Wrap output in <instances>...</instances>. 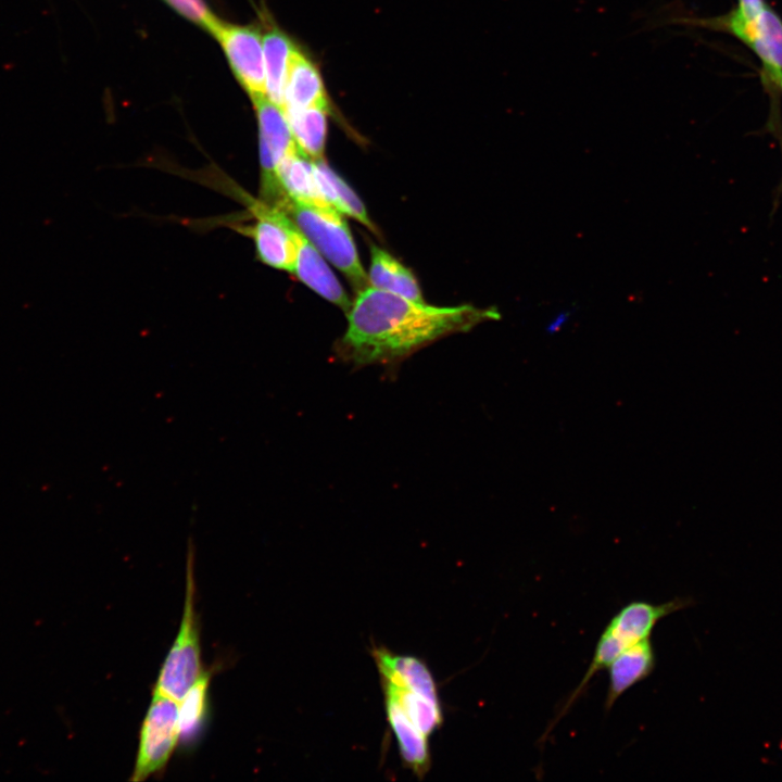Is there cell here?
<instances>
[{"label":"cell","mask_w":782,"mask_h":782,"mask_svg":"<svg viewBox=\"0 0 782 782\" xmlns=\"http://www.w3.org/2000/svg\"><path fill=\"white\" fill-rule=\"evenodd\" d=\"M655 651L651 638H646L620 653L607 667L608 691L606 710L629 689L646 679L655 667Z\"/></svg>","instance_id":"cell-11"},{"label":"cell","mask_w":782,"mask_h":782,"mask_svg":"<svg viewBox=\"0 0 782 782\" xmlns=\"http://www.w3.org/2000/svg\"><path fill=\"white\" fill-rule=\"evenodd\" d=\"M283 111L299 150L313 161L324 159L328 111L320 108Z\"/></svg>","instance_id":"cell-18"},{"label":"cell","mask_w":782,"mask_h":782,"mask_svg":"<svg viewBox=\"0 0 782 782\" xmlns=\"http://www.w3.org/2000/svg\"><path fill=\"white\" fill-rule=\"evenodd\" d=\"M367 277L371 288L415 302H425L414 274L387 251L374 244L370 245V265Z\"/></svg>","instance_id":"cell-14"},{"label":"cell","mask_w":782,"mask_h":782,"mask_svg":"<svg viewBox=\"0 0 782 782\" xmlns=\"http://www.w3.org/2000/svg\"><path fill=\"white\" fill-rule=\"evenodd\" d=\"M210 677L203 673L179 702L180 735H191L199 727L206 710Z\"/></svg>","instance_id":"cell-20"},{"label":"cell","mask_w":782,"mask_h":782,"mask_svg":"<svg viewBox=\"0 0 782 782\" xmlns=\"http://www.w3.org/2000/svg\"><path fill=\"white\" fill-rule=\"evenodd\" d=\"M306 108L329 111V102L318 68L295 49L287 77L283 110Z\"/></svg>","instance_id":"cell-13"},{"label":"cell","mask_w":782,"mask_h":782,"mask_svg":"<svg viewBox=\"0 0 782 782\" xmlns=\"http://www.w3.org/2000/svg\"><path fill=\"white\" fill-rule=\"evenodd\" d=\"M306 287L348 313L352 302L325 262V257L301 232L297 239L293 273Z\"/></svg>","instance_id":"cell-9"},{"label":"cell","mask_w":782,"mask_h":782,"mask_svg":"<svg viewBox=\"0 0 782 782\" xmlns=\"http://www.w3.org/2000/svg\"><path fill=\"white\" fill-rule=\"evenodd\" d=\"M779 87H780L781 90H782V79H781L780 83H779Z\"/></svg>","instance_id":"cell-23"},{"label":"cell","mask_w":782,"mask_h":782,"mask_svg":"<svg viewBox=\"0 0 782 782\" xmlns=\"http://www.w3.org/2000/svg\"><path fill=\"white\" fill-rule=\"evenodd\" d=\"M277 178L288 198L319 207H331L318 187L313 160L301 151L279 162Z\"/></svg>","instance_id":"cell-15"},{"label":"cell","mask_w":782,"mask_h":782,"mask_svg":"<svg viewBox=\"0 0 782 782\" xmlns=\"http://www.w3.org/2000/svg\"><path fill=\"white\" fill-rule=\"evenodd\" d=\"M313 163L318 187L327 203L342 215H349L371 231H376L366 207L346 181L337 175L324 159L315 160Z\"/></svg>","instance_id":"cell-17"},{"label":"cell","mask_w":782,"mask_h":782,"mask_svg":"<svg viewBox=\"0 0 782 782\" xmlns=\"http://www.w3.org/2000/svg\"><path fill=\"white\" fill-rule=\"evenodd\" d=\"M193 554L188 555L184 614L177 636L160 670L154 691L180 702L203 674L195 614Z\"/></svg>","instance_id":"cell-4"},{"label":"cell","mask_w":782,"mask_h":782,"mask_svg":"<svg viewBox=\"0 0 782 782\" xmlns=\"http://www.w3.org/2000/svg\"><path fill=\"white\" fill-rule=\"evenodd\" d=\"M693 604V598L681 597L661 604L633 601L623 606L605 627L595 646L590 667L581 682L563 705L558 716L546 730L543 739L570 709L596 672L607 668L620 653L630 646L649 638L654 627L660 619Z\"/></svg>","instance_id":"cell-2"},{"label":"cell","mask_w":782,"mask_h":782,"mask_svg":"<svg viewBox=\"0 0 782 782\" xmlns=\"http://www.w3.org/2000/svg\"><path fill=\"white\" fill-rule=\"evenodd\" d=\"M685 22L736 37L760 60L765 78L779 86L782 79V20L768 4L752 20H743L731 11L718 17Z\"/></svg>","instance_id":"cell-5"},{"label":"cell","mask_w":782,"mask_h":782,"mask_svg":"<svg viewBox=\"0 0 782 782\" xmlns=\"http://www.w3.org/2000/svg\"><path fill=\"white\" fill-rule=\"evenodd\" d=\"M179 737V702L154 691L140 729L131 781H142L161 771Z\"/></svg>","instance_id":"cell-6"},{"label":"cell","mask_w":782,"mask_h":782,"mask_svg":"<svg viewBox=\"0 0 782 782\" xmlns=\"http://www.w3.org/2000/svg\"><path fill=\"white\" fill-rule=\"evenodd\" d=\"M381 689L398 701L408 719L427 737L442 726L443 710L440 702L383 679Z\"/></svg>","instance_id":"cell-19"},{"label":"cell","mask_w":782,"mask_h":782,"mask_svg":"<svg viewBox=\"0 0 782 782\" xmlns=\"http://www.w3.org/2000/svg\"><path fill=\"white\" fill-rule=\"evenodd\" d=\"M220 42L235 75L251 99L267 97L264 48L253 27L220 23L212 34Z\"/></svg>","instance_id":"cell-8"},{"label":"cell","mask_w":782,"mask_h":782,"mask_svg":"<svg viewBox=\"0 0 782 782\" xmlns=\"http://www.w3.org/2000/svg\"><path fill=\"white\" fill-rule=\"evenodd\" d=\"M277 207L281 209L318 252L350 280L357 293L367 288V274L341 213L332 207L302 203L287 195Z\"/></svg>","instance_id":"cell-3"},{"label":"cell","mask_w":782,"mask_h":782,"mask_svg":"<svg viewBox=\"0 0 782 782\" xmlns=\"http://www.w3.org/2000/svg\"><path fill=\"white\" fill-rule=\"evenodd\" d=\"M346 315L340 351L355 365L390 363L441 337L501 318L493 306H432L371 287L358 292Z\"/></svg>","instance_id":"cell-1"},{"label":"cell","mask_w":782,"mask_h":782,"mask_svg":"<svg viewBox=\"0 0 782 782\" xmlns=\"http://www.w3.org/2000/svg\"><path fill=\"white\" fill-rule=\"evenodd\" d=\"M176 11L211 34L220 22L211 13L203 0H166Z\"/></svg>","instance_id":"cell-21"},{"label":"cell","mask_w":782,"mask_h":782,"mask_svg":"<svg viewBox=\"0 0 782 782\" xmlns=\"http://www.w3.org/2000/svg\"><path fill=\"white\" fill-rule=\"evenodd\" d=\"M767 5L765 0H737V7L732 10L743 20L756 17Z\"/></svg>","instance_id":"cell-22"},{"label":"cell","mask_w":782,"mask_h":782,"mask_svg":"<svg viewBox=\"0 0 782 782\" xmlns=\"http://www.w3.org/2000/svg\"><path fill=\"white\" fill-rule=\"evenodd\" d=\"M371 654L381 679L440 702L432 673L422 660L394 654L384 646H374Z\"/></svg>","instance_id":"cell-10"},{"label":"cell","mask_w":782,"mask_h":782,"mask_svg":"<svg viewBox=\"0 0 782 782\" xmlns=\"http://www.w3.org/2000/svg\"><path fill=\"white\" fill-rule=\"evenodd\" d=\"M254 217L245 227L261 262L276 269L293 273L297 257V239L300 229L279 207L262 199L243 198Z\"/></svg>","instance_id":"cell-7"},{"label":"cell","mask_w":782,"mask_h":782,"mask_svg":"<svg viewBox=\"0 0 782 782\" xmlns=\"http://www.w3.org/2000/svg\"><path fill=\"white\" fill-rule=\"evenodd\" d=\"M388 722L396 739L403 764L418 778H424L431 766L428 737L408 719L398 701L383 693Z\"/></svg>","instance_id":"cell-12"},{"label":"cell","mask_w":782,"mask_h":782,"mask_svg":"<svg viewBox=\"0 0 782 782\" xmlns=\"http://www.w3.org/2000/svg\"><path fill=\"white\" fill-rule=\"evenodd\" d=\"M267 98L283 110L285 90L294 43L277 28L268 30L263 39Z\"/></svg>","instance_id":"cell-16"}]
</instances>
